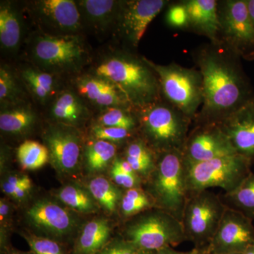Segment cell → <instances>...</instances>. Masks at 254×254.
<instances>
[{"label":"cell","instance_id":"obj_1","mask_svg":"<svg viewBox=\"0 0 254 254\" xmlns=\"http://www.w3.org/2000/svg\"><path fill=\"white\" fill-rule=\"evenodd\" d=\"M88 73L113 83L133 109L160 101V82L144 57L109 47L93 58Z\"/></svg>","mask_w":254,"mask_h":254},{"label":"cell","instance_id":"obj_2","mask_svg":"<svg viewBox=\"0 0 254 254\" xmlns=\"http://www.w3.org/2000/svg\"><path fill=\"white\" fill-rule=\"evenodd\" d=\"M203 82V113L206 124H218L252 98L240 71L218 53L205 52L199 58Z\"/></svg>","mask_w":254,"mask_h":254},{"label":"cell","instance_id":"obj_3","mask_svg":"<svg viewBox=\"0 0 254 254\" xmlns=\"http://www.w3.org/2000/svg\"><path fill=\"white\" fill-rule=\"evenodd\" d=\"M84 37L51 36L36 30L26 41V60L36 68L58 77H76L93 60Z\"/></svg>","mask_w":254,"mask_h":254},{"label":"cell","instance_id":"obj_4","mask_svg":"<svg viewBox=\"0 0 254 254\" xmlns=\"http://www.w3.org/2000/svg\"><path fill=\"white\" fill-rule=\"evenodd\" d=\"M141 138L157 155L183 152L190 119L173 105L158 101L137 110Z\"/></svg>","mask_w":254,"mask_h":254},{"label":"cell","instance_id":"obj_5","mask_svg":"<svg viewBox=\"0 0 254 254\" xmlns=\"http://www.w3.org/2000/svg\"><path fill=\"white\" fill-rule=\"evenodd\" d=\"M186 173L183 152H168L158 155L154 171L145 180L144 190L153 198L155 208L168 212L181 222L190 196Z\"/></svg>","mask_w":254,"mask_h":254},{"label":"cell","instance_id":"obj_6","mask_svg":"<svg viewBox=\"0 0 254 254\" xmlns=\"http://www.w3.org/2000/svg\"><path fill=\"white\" fill-rule=\"evenodd\" d=\"M123 238L139 251L158 252L186 242L181 221L173 215L153 208L127 222Z\"/></svg>","mask_w":254,"mask_h":254},{"label":"cell","instance_id":"obj_7","mask_svg":"<svg viewBox=\"0 0 254 254\" xmlns=\"http://www.w3.org/2000/svg\"><path fill=\"white\" fill-rule=\"evenodd\" d=\"M252 160L237 153L186 168L189 194L215 187L222 189L225 193L232 192L252 173Z\"/></svg>","mask_w":254,"mask_h":254},{"label":"cell","instance_id":"obj_8","mask_svg":"<svg viewBox=\"0 0 254 254\" xmlns=\"http://www.w3.org/2000/svg\"><path fill=\"white\" fill-rule=\"evenodd\" d=\"M220 195L209 190L191 193L184 210L182 224L187 241L207 250L226 210Z\"/></svg>","mask_w":254,"mask_h":254},{"label":"cell","instance_id":"obj_9","mask_svg":"<svg viewBox=\"0 0 254 254\" xmlns=\"http://www.w3.org/2000/svg\"><path fill=\"white\" fill-rule=\"evenodd\" d=\"M144 58L156 73L165 98L187 118L194 117L198 107L203 102L200 73L177 64H157Z\"/></svg>","mask_w":254,"mask_h":254},{"label":"cell","instance_id":"obj_10","mask_svg":"<svg viewBox=\"0 0 254 254\" xmlns=\"http://www.w3.org/2000/svg\"><path fill=\"white\" fill-rule=\"evenodd\" d=\"M23 9L38 31L51 36L84 35L76 1L32 0L25 1Z\"/></svg>","mask_w":254,"mask_h":254},{"label":"cell","instance_id":"obj_11","mask_svg":"<svg viewBox=\"0 0 254 254\" xmlns=\"http://www.w3.org/2000/svg\"><path fill=\"white\" fill-rule=\"evenodd\" d=\"M43 138L49 152L50 162L58 173L70 175L77 170L82 150L78 128L50 123L43 131Z\"/></svg>","mask_w":254,"mask_h":254},{"label":"cell","instance_id":"obj_12","mask_svg":"<svg viewBox=\"0 0 254 254\" xmlns=\"http://www.w3.org/2000/svg\"><path fill=\"white\" fill-rule=\"evenodd\" d=\"M254 245L253 220L227 208L207 251L210 254H244Z\"/></svg>","mask_w":254,"mask_h":254},{"label":"cell","instance_id":"obj_13","mask_svg":"<svg viewBox=\"0 0 254 254\" xmlns=\"http://www.w3.org/2000/svg\"><path fill=\"white\" fill-rule=\"evenodd\" d=\"M166 4L164 0L122 1L114 36L127 46L136 48L148 25Z\"/></svg>","mask_w":254,"mask_h":254},{"label":"cell","instance_id":"obj_14","mask_svg":"<svg viewBox=\"0 0 254 254\" xmlns=\"http://www.w3.org/2000/svg\"><path fill=\"white\" fill-rule=\"evenodd\" d=\"M237 154L218 124H206L189 135L183 150L186 168L213 159Z\"/></svg>","mask_w":254,"mask_h":254},{"label":"cell","instance_id":"obj_15","mask_svg":"<svg viewBox=\"0 0 254 254\" xmlns=\"http://www.w3.org/2000/svg\"><path fill=\"white\" fill-rule=\"evenodd\" d=\"M220 18L221 31L232 46L240 50L254 47V25L247 1H227Z\"/></svg>","mask_w":254,"mask_h":254},{"label":"cell","instance_id":"obj_16","mask_svg":"<svg viewBox=\"0 0 254 254\" xmlns=\"http://www.w3.org/2000/svg\"><path fill=\"white\" fill-rule=\"evenodd\" d=\"M26 216L32 225L55 240L71 235L76 225L74 217L69 212L48 200L33 203L28 209Z\"/></svg>","mask_w":254,"mask_h":254},{"label":"cell","instance_id":"obj_17","mask_svg":"<svg viewBox=\"0 0 254 254\" xmlns=\"http://www.w3.org/2000/svg\"><path fill=\"white\" fill-rule=\"evenodd\" d=\"M238 154L254 156V99L249 100L218 123Z\"/></svg>","mask_w":254,"mask_h":254},{"label":"cell","instance_id":"obj_18","mask_svg":"<svg viewBox=\"0 0 254 254\" xmlns=\"http://www.w3.org/2000/svg\"><path fill=\"white\" fill-rule=\"evenodd\" d=\"M83 32L98 38L115 33L122 1L118 0H77Z\"/></svg>","mask_w":254,"mask_h":254},{"label":"cell","instance_id":"obj_19","mask_svg":"<svg viewBox=\"0 0 254 254\" xmlns=\"http://www.w3.org/2000/svg\"><path fill=\"white\" fill-rule=\"evenodd\" d=\"M71 87L87 103L103 109L121 108L131 109L125 97L113 83L89 73L72 78Z\"/></svg>","mask_w":254,"mask_h":254},{"label":"cell","instance_id":"obj_20","mask_svg":"<svg viewBox=\"0 0 254 254\" xmlns=\"http://www.w3.org/2000/svg\"><path fill=\"white\" fill-rule=\"evenodd\" d=\"M47 107L51 123L61 124L78 128L85 125L91 117V110L88 103L72 87H64Z\"/></svg>","mask_w":254,"mask_h":254},{"label":"cell","instance_id":"obj_21","mask_svg":"<svg viewBox=\"0 0 254 254\" xmlns=\"http://www.w3.org/2000/svg\"><path fill=\"white\" fill-rule=\"evenodd\" d=\"M23 11L16 1L0 2V47L1 53L7 56L17 55L26 41Z\"/></svg>","mask_w":254,"mask_h":254},{"label":"cell","instance_id":"obj_22","mask_svg":"<svg viewBox=\"0 0 254 254\" xmlns=\"http://www.w3.org/2000/svg\"><path fill=\"white\" fill-rule=\"evenodd\" d=\"M17 74L33 100L43 106H48L65 87L61 78L42 71L29 63L18 68Z\"/></svg>","mask_w":254,"mask_h":254},{"label":"cell","instance_id":"obj_23","mask_svg":"<svg viewBox=\"0 0 254 254\" xmlns=\"http://www.w3.org/2000/svg\"><path fill=\"white\" fill-rule=\"evenodd\" d=\"M38 119L37 112L27 101L1 107L0 129L9 136H23L35 128Z\"/></svg>","mask_w":254,"mask_h":254},{"label":"cell","instance_id":"obj_24","mask_svg":"<svg viewBox=\"0 0 254 254\" xmlns=\"http://www.w3.org/2000/svg\"><path fill=\"white\" fill-rule=\"evenodd\" d=\"M189 16V23L213 41L221 31L217 2L214 0H190L184 3Z\"/></svg>","mask_w":254,"mask_h":254},{"label":"cell","instance_id":"obj_25","mask_svg":"<svg viewBox=\"0 0 254 254\" xmlns=\"http://www.w3.org/2000/svg\"><path fill=\"white\" fill-rule=\"evenodd\" d=\"M111 227L105 219L87 222L73 245L72 254H98L110 242Z\"/></svg>","mask_w":254,"mask_h":254},{"label":"cell","instance_id":"obj_26","mask_svg":"<svg viewBox=\"0 0 254 254\" xmlns=\"http://www.w3.org/2000/svg\"><path fill=\"white\" fill-rule=\"evenodd\" d=\"M123 158L129 163L133 171L145 181L154 171L158 155L140 137L128 142Z\"/></svg>","mask_w":254,"mask_h":254},{"label":"cell","instance_id":"obj_27","mask_svg":"<svg viewBox=\"0 0 254 254\" xmlns=\"http://www.w3.org/2000/svg\"><path fill=\"white\" fill-rule=\"evenodd\" d=\"M220 198L227 208L236 210L254 220V173H252L240 186Z\"/></svg>","mask_w":254,"mask_h":254},{"label":"cell","instance_id":"obj_28","mask_svg":"<svg viewBox=\"0 0 254 254\" xmlns=\"http://www.w3.org/2000/svg\"><path fill=\"white\" fill-rule=\"evenodd\" d=\"M116 145L110 142L94 139L84 148L85 164L90 173H99L105 170L116 158Z\"/></svg>","mask_w":254,"mask_h":254},{"label":"cell","instance_id":"obj_29","mask_svg":"<svg viewBox=\"0 0 254 254\" xmlns=\"http://www.w3.org/2000/svg\"><path fill=\"white\" fill-rule=\"evenodd\" d=\"M22 82L8 65L0 66V104L1 107L27 101Z\"/></svg>","mask_w":254,"mask_h":254},{"label":"cell","instance_id":"obj_30","mask_svg":"<svg viewBox=\"0 0 254 254\" xmlns=\"http://www.w3.org/2000/svg\"><path fill=\"white\" fill-rule=\"evenodd\" d=\"M88 190L107 211L112 213L120 207L123 193L108 179L103 177L93 179L88 184Z\"/></svg>","mask_w":254,"mask_h":254},{"label":"cell","instance_id":"obj_31","mask_svg":"<svg viewBox=\"0 0 254 254\" xmlns=\"http://www.w3.org/2000/svg\"><path fill=\"white\" fill-rule=\"evenodd\" d=\"M57 196L70 208L83 213H91L96 210L95 199L89 190L77 185H66L60 189Z\"/></svg>","mask_w":254,"mask_h":254},{"label":"cell","instance_id":"obj_32","mask_svg":"<svg viewBox=\"0 0 254 254\" xmlns=\"http://www.w3.org/2000/svg\"><path fill=\"white\" fill-rule=\"evenodd\" d=\"M153 208L155 205L153 198L141 187L127 190L120 205L122 215L127 218H133Z\"/></svg>","mask_w":254,"mask_h":254},{"label":"cell","instance_id":"obj_33","mask_svg":"<svg viewBox=\"0 0 254 254\" xmlns=\"http://www.w3.org/2000/svg\"><path fill=\"white\" fill-rule=\"evenodd\" d=\"M17 157L21 166L26 170H37L50 161L49 152L46 145L31 140L19 145Z\"/></svg>","mask_w":254,"mask_h":254},{"label":"cell","instance_id":"obj_34","mask_svg":"<svg viewBox=\"0 0 254 254\" xmlns=\"http://www.w3.org/2000/svg\"><path fill=\"white\" fill-rule=\"evenodd\" d=\"M129 109L121 108H109L102 110L97 118L95 125L103 127H117L135 131L138 128L136 115Z\"/></svg>","mask_w":254,"mask_h":254},{"label":"cell","instance_id":"obj_35","mask_svg":"<svg viewBox=\"0 0 254 254\" xmlns=\"http://www.w3.org/2000/svg\"><path fill=\"white\" fill-rule=\"evenodd\" d=\"M135 131L117 127H103L94 125L91 127V136L94 139L102 140L110 143H122L127 141L133 136Z\"/></svg>","mask_w":254,"mask_h":254},{"label":"cell","instance_id":"obj_36","mask_svg":"<svg viewBox=\"0 0 254 254\" xmlns=\"http://www.w3.org/2000/svg\"><path fill=\"white\" fill-rule=\"evenodd\" d=\"M25 240L33 254H66L63 245L49 237L24 235Z\"/></svg>","mask_w":254,"mask_h":254},{"label":"cell","instance_id":"obj_37","mask_svg":"<svg viewBox=\"0 0 254 254\" xmlns=\"http://www.w3.org/2000/svg\"><path fill=\"white\" fill-rule=\"evenodd\" d=\"M139 250L123 237L111 240L98 254H136Z\"/></svg>","mask_w":254,"mask_h":254},{"label":"cell","instance_id":"obj_38","mask_svg":"<svg viewBox=\"0 0 254 254\" xmlns=\"http://www.w3.org/2000/svg\"><path fill=\"white\" fill-rule=\"evenodd\" d=\"M111 176L113 179L114 182L118 185L126 189L137 188V187H141L143 180L137 175H130L124 173L119 169L112 166Z\"/></svg>","mask_w":254,"mask_h":254},{"label":"cell","instance_id":"obj_39","mask_svg":"<svg viewBox=\"0 0 254 254\" xmlns=\"http://www.w3.org/2000/svg\"><path fill=\"white\" fill-rule=\"evenodd\" d=\"M167 22L174 27H184L189 24V16L184 4H175L169 9L166 16Z\"/></svg>","mask_w":254,"mask_h":254},{"label":"cell","instance_id":"obj_40","mask_svg":"<svg viewBox=\"0 0 254 254\" xmlns=\"http://www.w3.org/2000/svg\"><path fill=\"white\" fill-rule=\"evenodd\" d=\"M1 186L5 194L11 196L18 189L25 188L31 190L32 182L26 175H13L8 177Z\"/></svg>","mask_w":254,"mask_h":254},{"label":"cell","instance_id":"obj_41","mask_svg":"<svg viewBox=\"0 0 254 254\" xmlns=\"http://www.w3.org/2000/svg\"><path fill=\"white\" fill-rule=\"evenodd\" d=\"M208 251L205 250H200V249L193 248V250L188 252H180L175 250L173 247H168L155 252V254H206Z\"/></svg>","mask_w":254,"mask_h":254},{"label":"cell","instance_id":"obj_42","mask_svg":"<svg viewBox=\"0 0 254 254\" xmlns=\"http://www.w3.org/2000/svg\"><path fill=\"white\" fill-rule=\"evenodd\" d=\"M10 205L4 199H1L0 202V220L1 223L4 222L6 219L9 218Z\"/></svg>","mask_w":254,"mask_h":254},{"label":"cell","instance_id":"obj_43","mask_svg":"<svg viewBox=\"0 0 254 254\" xmlns=\"http://www.w3.org/2000/svg\"><path fill=\"white\" fill-rule=\"evenodd\" d=\"M247 3L251 18H252V22L254 25V0H248L247 1Z\"/></svg>","mask_w":254,"mask_h":254},{"label":"cell","instance_id":"obj_44","mask_svg":"<svg viewBox=\"0 0 254 254\" xmlns=\"http://www.w3.org/2000/svg\"><path fill=\"white\" fill-rule=\"evenodd\" d=\"M9 254H33L31 252H20V251L17 250H11V252H9Z\"/></svg>","mask_w":254,"mask_h":254},{"label":"cell","instance_id":"obj_45","mask_svg":"<svg viewBox=\"0 0 254 254\" xmlns=\"http://www.w3.org/2000/svg\"><path fill=\"white\" fill-rule=\"evenodd\" d=\"M244 254H254V245L249 248L248 250L246 251V252Z\"/></svg>","mask_w":254,"mask_h":254},{"label":"cell","instance_id":"obj_46","mask_svg":"<svg viewBox=\"0 0 254 254\" xmlns=\"http://www.w3.org/2000/svg\"><path fill=\"white\" fill-rule=\"evenodd\" d=\"M136 254H155V252H148V251H139Z\"/></svg>","mask_w":254,"mask_h":254},{"label":"cell","instance_id":"obj_47","mask_svg":"<svg viewBox=\"0 0 254 254\" xmlns=\"http://www.w3.org/2000/svg\"><path fill=\"white\" fill-rule=\"evenodd\" d=\"M209 254V253H208V252H207V254Z\"/></svg>","mask_w":254,"mask_h":254},{"label":"cell","instance_id":"obj_48","mask_svg":"<svg viewBox=\"0 0 254 254\" xmlns=\"http://www.w3.org/2000/svg\"></svg>","mask_w":254,"mask_h":254}]
</instances>
